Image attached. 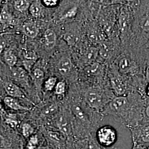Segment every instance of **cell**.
Wrapping results in <instances>:
<instances>
[{"label":"cell","instance_id":"8992f818","mask_svg":"<svg viewBox=\"0 0 149 149\" xmlns=\"http://www.w3.org/2000/svg\"><path fill=\"white\" fill-rule=\"evenodd\" d=\"M72 68V64L68 56H64L60 60L58 64V70L63 75H66L71 71Z\"/></svg>","mask_w":149,"mask_h":149},{"label":"cell","instance_id":"83f0119b","mask_svg":"<svg viewBox=\"0 0 149 149\" xmlns=\"http://www.w3.org/2000/svg\"><path fill=\"white\" fill-rule=\"evenodd\" d=\"M77 12V8L74 7L71 8L64 15V18H72L76 16Z\"/></svg>","mask_w":149,"mask_h":149},{"label":"cell","instance_id":"5bb4252c","mask_svg":"<svg viewBox=\"0 0 149 149\" xmlns=\"http://www.w3.org/2000/svg\"><path fill=\"white\" fill-rule=\"evenodd\" d=\"M29 10L32 16L35 17H39L41 15L42 7L40 3L38 2V1H36L31 3Z\"/></svg>","mask_w":149,"mask_h":149},{"label":"cell","instance_id":"ac0fdd59","mask_svg":"<svg viewBox=\"0 0 149 149\" xmlns=\"http://www.w3.org/2000/svg\"><path fill=\"white\" fill-rule=\"evenodd\" d=\"M140 26L144 32L149 33V14L145 15L140 19Z\"/></svg>","mask_w":149,"mask_h":149},{"label":"cell","instance_id":"d4e9b609","mask_svg":"<svg viewBox=\"0 0 149 149\" xmlns=\"http://www.w3.org/2000/svg\"><path fill=\"white\" fill-rule=\"evenodd\" d=\"M38 144V139L37 135H33L32 136L28 142L27 145V149H35Z\"/></svg>","mask_w":149,"mask_h":149},{"label":"cell","instance_id":"2e32d148","mask_svg":"<svg viewBox=\"0 0 149 149\" xmlns=\"http://www.w3.org/2000/svg\"><path fill=\"white\" fill-rule=\"evenodd\" d=\"M4 59L6 63L11 67L14 66L17 61V58L16 55L11 50L6 51L4 54Z\"/></svg>","mask_w":149,"mask_h":149},{"label":"cell","instance_id":"30bf717a","mask_svg":"<svg viewBox=\"0 0 149 149\" xmlns=\"http://www.w3.org/2000/svg\"><path fill=\"white\" fill-rule=\"evenodd\" d=\"M118 66L120 71L123 73H128L133 68V63L127 57H122L119 59Z\"/></svg>","mask_w":149,"mask_h":149},{"label":"cell","instance_id":"7c38bea8","mask_svg":"<svg viewBox=\"0 0 149 149\" xmlns=\"http://www.w3.org/2000/svg\"><path fill=\"white\" fill-rule=\"evenodd\" d=\"M12 21V16L7 5H5L0 12V22L3 26H8Z\"/></svg>","mask_w":149,"mask_h":149},{"label":"cell","instance_id":"5b68a950","mask_svg":"<svg viewBox=\"0 0 149 149\" xmlns=\"http://www.w3.org/2000/svg\"><path fill=\"white\" fill-rule=\"evenodd\" d=\"M57 125L60 132L65 135H69L71 132L70 120L65 116H60L57 121Z\"/></svg>","mask_w":149,"mask_h":149},{"label":"cell","instance_id":"7a4b0ae2","mask_svg":"<svg viewBox=\"0 0 149 149\" xmlns=\"http://www.w3.org/2000/svg\"><path fill=\"white\" fill-rule=\"evenodd\" d=\"M85 101L91 108L100 111L106 105L105 99L101 93L96 90H89L85 95Z\"/></svg>","mask_w":149,"mask_h":149},{"label":"cell","instance_id":"cb8c5ba5","mask_svg":"<svg viewBox=\"0 0 149 149\" xmlns=\"http://www.w3.org/2000/svg\"><path fill=\"white\" fill-rule=\"evenodd\" d=\"M33 76L36 82H40L44 77V73L40 69H36L33 72Z\"/></svg>","mask_w":149,"mask_h":149},{"label":"cell","instance_id":"836d02e7","mask_svg":"<svg viewBox=\"0 0 149 149\" xmlns=\"http://www.w3.org/2000/svg\"><path fill=\"white\" fill-rule=\"evenodd\" d=\"M6 123H7L9 125H10L11 127H12V128L16 127V126L17 125V121L15 120H14V119H8H8L6 120Z\"/></svg>","mask_w":149,"mask_h":149},{"label":"cell","instance_id":"603a6c76","mask_svg":"<svg viewBox=\"0 0 149 149\" xmlns=\"http://www.w3.org/2000/svg\"><path fill=\"white\" fill-rule=\"evenodd\" d=\"M100 53L103 58H108L111 54V50L109 46L106 44H103L100 49Z\"/></svg>","mask_w":149,"mask_h":149},{"label":"cell","instance_id":"9a60e30c","mask_svg":"<svg viewBox=\"0 0 149 149\" xmlns=\"http://www.w3.org/2000/svg\"><path fill=\"white\" fill-rule=\"evenodd\" d=\"M72 111L74 116L80 120L86 122L87 120V117L86 116L85 112L79 106L74 104L72 107Z\"/></svg>","mask_w":149,"mask_h":149},{"label":"cell","instance_id":"7402d4cb","mask_svg":"<svg viewBox=\"0 0 149 149\" xmlns=\"http://www.w3.org/2000/svg\"><path fill=\"white\" fill-rule=\"evenodd\" d=\"M80 149H99V147L94 141L87 140L81 143Z\"/></svg>","mask_w":149,"mask_h":149},{"label":"cell","instance_id":"e575fe53","mask_svg":"<svg viewBox=\"0 0 149 149\" xmlns=\"http://www.w3.org/2000/svg\"><path fill=\"white\" fill-rule=\"evenodd\" d=\"M6 45V42L5 40L2 38L0 39V54L4 50Z\"/></svg>","mask_w":149,"mask_h":149},{"label":"cell","instance_id":"d6a6232c","mask_svg":"<svg viewBox=\"0 0 149 149\" xmlns=\"http://www.w3.org/2000/svg\"><path fill=\"white\" fill-rule=\"evenodd\" d=\"M6 146V141L5 138L0 135V149H5Z\"/></svg>","mask_w":149,"mask_h":149},{"label":"cell","instance_id":"60d3db41","mask_svg":"<svg viewBox=\"0 0 149 149\" xmlns=\"http://www.w3.org/2000/svg\"><path fill=\"white\" fill-rule=\"evenodd\" d=\"M3 33V32H2L1 31H0V33Z\"/></svg>","mask_w":149,"mask_h":149},{"label":"cell","instance_id":"ffe728a7","mask_svg":"<svg viewBox=\"0 0 149 149\" xmlns=\"http://www.w3.org/2000/svg\"><path fill=\"white\" fill-rule=\"evenodd\" d=\"M22 134L25 138H29L30 137L32 134L34 133V128L32 127V126L28 124V123H24L23 124L22 127Z\"/></svg>","mask_w":149,"mask_h":149},{"label":"cell","instance_id":"4fadbf2b","mask_svg":"<svg viewBox=\"0 0 149 149\" xmlns=\"http://www.w3.org/2000/svg\"><path fill=\"white\" fill-rule=\"evenodd\" d=\"M139 138L145 143H149V125H145L139 129Z\"/></svg>","mask_w":149,"mask_h":149},{"label":"cell","instance_id":"ba28073f","mask_svg":"<svg viewBox=\"0 0 149 149\" xmlns=\"http://www.w3.org/2000/svg\"><path fill=\"white\" fill-rule=\"evenodd\" d=\"M23 32L28 37L34 38L37 36L39 29L34 23L28 22L25 23L23 26Z\"/></svg>","mask_w":149,"mask_h":149},{"label":"cell","instance_id":"6da1fadb","mask_svg":"<svg viewBox=\"0 0 149 149\" xmlns=\"http://www.w3.org/2000/svg\"><path fill=\"white\" fill-rule=\"evenodd\" d=\"M117 134L114 128L104 125L99 128L96 132V139L98 144L103 147H110L117 141Z\"/></svg>","mask_w":149,"mask_h":149},{"label":"cell","instance_id":"4316f807","mask_svg":"<svg viewBox=\"0 0 149 149\" xmlns=\"http://www.w3.org/2000/svg\"><path fill=\"white\" fill-rule=\"evenodd\" d=\"M64 40L70 45H73L76 41V37L71 33H66L64 34Z\"/></svg>","mask_w":149,"mask_h":149},{"label":"cell","instance_id":"484cf974","mask_svg":"<svg viewBox=\"0 0 149 149\" xmlns=\"http://www.w3.org/2000/svg\"><path fill=\"white\" fill-rule=\"evenodd\" d=\"M65 83L64 81H60L56 84L55 87V93L58 95H63L65 92Z\"/></svg>","mask_w":149,"mask_h":149},{"label":"cell","instance_id":"8fae6325","mask_svg":"<svg viewBox=\"0 0 149 149\" xmlns=\"http://www.w3.org/2000/svg\"><path fill=\"white\" fill-rule=\"evenodd\" d=\"M4 102L6 106L15 111H27L28 109L20 104V103L13 97H6L4 98Z\"/></svg>","mask_w":149,"mask_h":149},{"label":"cell","instance_id":"9c48e42d","mask_svg":"<svg viewBox=\"0 0 149 149\" xmlns=\"http://www.w3.org/2000/svg\"><path fill=\"white\" fill-rule=\"evenodd\" d=\"M45 44L47 48L52 49L56 42V36L55 33L51 29H48L44 33Z\"/></svg>","mask_w":149,"mask_h":149},{"label":"cell","instance_id":"52a82bcc","mask_svg":"<svg viewBox=\"0 0 149 149\" xmlns=\"http://www.w3.org/2000/svg\"><path fill=\"white\" fill-rule=\"evenodd\" d=\"M111 85L118 96H123V95L126 92V86L120 78L116 76L114 77L111 80Z\"/></svg>","mask_w":149,"mask_h":149},{"label":"cell","instance_id":"d6986e66","mask_svg":"<svg viewBox=\"0 0 149 149\" xmlns=\"http://www.w3.org/2000/svg\"><path fill=\"white\" fill-rule=\"evenodd\" d=\"M47 136L48 138L52 141L55 143H59L63 139L62 135L59 132H53V131H49L47 133Z\"/></svg>","mask_w":149,"mask_h":149},{"label":"cell","instance_id":"3957f363","mask_svg":"<svg viewBox=\"0 0 149 149\" xmlns=\"http://www.w3.org/2000/svg\"><path fill=\"white\" fill-rule=\"evenodd\" d=\"M129 102L127 97L118 96L108 103L106 112L112 114H122L127 110Z\"/></svg>","mask_w":149,"mask_h":149},{"label":"cell","instance_id":"f1b7e54d","mask_svg":"<svg viewBox=\"0 0 149 149\" xmlns=\"http://www.w3.org/2000/svg\"><path fill=\"white\" fill-rule=\"evenodd\" d=\"M35 63V60H26L23 62V65L26 68V69L29 72H31L33 66Z\"/></svg>","mask_w":149,"mask_h":149},{"label":"cell","instance_id":"1f68e13d","mask_svg":"<svg viewBox=\"0 0 149 149\" xmlns=\"http://www.w3.org/2000/svg\"><path fill=\"white\" fill-rule=\"evenodd\" d=\"M25 57L27 60H36L37 57L36 54L32 52H27L25 54Z\"/></svg>","mask_w":149,"mask_h":149},{"label":"cell","instance_id":"b9f144b4","mask_svg":"<svg viewBox=\"0 0 149 149\" xmlns=\"http://www.w3.org/2000/svg\"></svg>","mask_w":149,"mask_h":149},{"label":"cell","instance_id":"8d00e7d4","mask_svg":"<svg viewBox=\"0 0 149 149\" xmlns=\"http://www.w3.org/2000/svg\"><path fill=\"white\" fill-rule=\"evenodd\" d=\"M146 77L148 80H149V66L146 70Z\"/></svg>","mask_w":149,"mask_h":149},{"label":"cell","instance_id":"4dcf8cb0","mask_svg":"<svg viewBox=\"0 0 149 149\" xmlns=\"http://www.w3.org/2000/svg\"><path fill=\"white\" fill-rule=\"evenodd\" d=\"M56 109V107L55 105H52L50 106H48L44 109V113L47 115H49L50 114H53V113L55 112Z\"/></svg>","mask_w":149,"mask_h":149},{"label":"cell","instance_id":"277c9868","mask_svg":"<svg viewBox=\"0 0 149 149\" xmlns=\"http://www.w3.org/2000/svg\"><path fill=\"white\" fill-rule=\"evenodd\" d=\"M6 92L13 98H25V95L21 88L11 82H7L4 85Z\"/></svg>","mask_w":149,"mask_h":149},{"label":"cell","instance_id":"f546056e","mask_svg":"<svg viewBox=\"0 0 149 149\" xmlns=\"http://www.w3.org/2000/svg\"><path fill=\"white\" fill-rule=\"evenodd\" d=\"M44 5L48 7H54L58 4L57 0H44Z\"/></svg>","mask_w":149,"mask_h":149},{"label":"cell","instance_id":"f35d334b","mask_svg":"<svg viewBox=\"0 0 149 149\" xmlns=\"http://www.w3.org/2000/svg\"><path fill=\"white\" fill-rule=\"evenodd\" d=\"M6 34H8L7 33H0V39H2L3 38V35H5Z\"/></svg>","mask_w":149,"mask_h":149},{"label":"cell","instance_id":"ab89813d","mask_svg":"<svg viewBox=\"0 0 149 149\" xmlns=\"http://www.w3.org/2000/svg\"><path fill=\"white\" fill-rule=\"evenodd\" d=\"M1 111H2V106H1V105L0 104V113H1Z\"/></svg>","mask_w":149,"mask_h":149},{"label":"cell","instance_id":"44dd1931","mask_svg":"<svg viewBox=\"0 0 149 149\" xmlns=\"http://www.w3.org/2000/svg\"><path fill=\"white\" fill-rule=\"evenodd\" d=\"M57 79L55 77H50L45 81L44 84L45 88L47 91H52L56 85Z\"/></svg>","mask_w":149,"mask_h":149},{"label":"cell","instance_id":"e0dca14e","mask_svg":"<svg viewBox=\"0 0 149 149\" xmlns=\"http://www.w3.org/2000/svg\"><path fill=\"white\" fill-rule=\"evenodd\" d=\"M31 5L28 1H16L14 2V7L16 10L20 12H24L29 8Z\"/></svg>","mask_w":149,"mask_h":149},{"label":"cell","instance_id":"74e56055","mask_svg":"<svg viewBox=\"0 0 149 149\" xmlns=\"http://www.w3.org/2000/svg\"><path fill=\"white\" fill-rule=\"evenodd\" d=\"M146 94H147V96L149 97V83L146 88Z\"/></svg>","mask_w":149,"mask_h":149},{"label":"cell","instance_id":"d590c367","mask_svg":"<svg viewBox=\"0 0 149 149\" xmlns=\"http://www.w3.org/2000/svg\"><path fill=\"white\" fill-rule=\"evenodd\" d=\"M145 114H146V116H147V117L149 119V105L148 106V107L146 108Z\"/></svg>","mask_w":149,"mask_h":149}]
</instances>
